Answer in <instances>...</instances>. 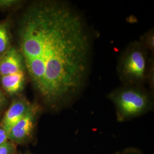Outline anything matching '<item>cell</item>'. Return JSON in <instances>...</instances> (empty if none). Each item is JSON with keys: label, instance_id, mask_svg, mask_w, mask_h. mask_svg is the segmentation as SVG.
I'll list each match as a JSON object with an SVG mask.
<instances>
[{"label": "cell", "instance_id": "cell-1", "mask_svg": "<svg viewBox=\"0 0 154 154\" xmlns=\"http://www.w3.org/2000/svg\"><path fill=\"white\" fill-rule=\"evenodd\" d=\"M25 67L45 102L65 105L83 88L91 41L78 11L65 2H41L24 14L18 31Z\"/></svg>", "mask_w": 154, "mask_h": 154}, {"label": "cell", "instance_id": "cell-2", "mask_svg": "<svg viewBox=\"0 0 154 154\" xmlns=\"http://www.w3.org/2000/svg\"><path fill=\"white\" fill-rule=\"evenodd\" d=\"M115 106L117 119L126 121L142 116L152 107L149 94L138 86H127L116 89L109 95Z\"/></svg>", "mask_w": 154, "mask_h": 154}, {"label": "cell", "instance_id": "cell-3", "mask_svg": "<svg viewBox=\"0 0 154 154\" xmlns=\"http://www.w3.org/2000/svg\"><path fill=\"white\" fill-rule=\"evenodd\" d=\"M148 49L142 41L129 45L120 58L118 66L119 78L127 86H138L149 74Z\"/></svg>", "mask_w": 154, "mask_h": 154}, {"label": "cell", "instance_id": "cell-4", "mask_svg": "<svg viewBox=\"0 0 154 154\" xmlns=\"http://www.w3.org/2000/svg\"><path fill=\"white\" fill-rule=\"evenodd\" d=\"M39 112L38 107L33 105L28 112L11 129L8 133L9 140L20 144L29 140L33 135Z\"/></svg>", "mask_w": 154, "mask_h": 154}, {"label": "cell", "instance_id": "cell-5", "mask_svg": "<svg viewBox=\"0 0 154 154\" xmlns=\"http://www.w3.org/2000/svg\"><path fill=\"white\" fill-rule=\"evenodd\" d=\"M32 106L24 99H16L12 102L6 111L1 124L8 134L13 126L28 112Z\"/></svg>", "mask_w": 154, "mask_h": 154}, {"label": "cell", "instance_id": "cell-6", "mask_svg": "<svg viewBox=\"0 0 154 154\" xmlns=\"http://www.w3.org/2000/svg\"><path fill=\"white\" fill-rule=\"evenodd\" d=\"M23 57L18 50L10 48L0 56V77L24 70Z\"/></svg>", "mask_w": 154, "mask_h": 154}, {"label": "cell", "instance_id": "cell-7", "mask_svg": "<svg viewBox=\"0 0 154 154\" xmlns=\"http://www.w3.org/2000/svg\"><path fill=\"white\" fill-rule=\"evenodd\" d=\"M25 81L24 70L1 77L2 87L6 93L13 95L21 92L23 88Z\"/></svg>", "mask_w": 154, "mask_h": 154}, {"label": "cell", "instance_id": "cell-8", "mask_svg": "<svg viewBox=\"0 0 154 154\" xmlns=\"http://www.w3.org/2000/svg\"><path fill=\"white\" fill-rule=\"evenodd\" d=\"M10 34L8 25L0 22V56L10 48Z\"/></svg>", "mask_w": 154, "mask_h": 154}, {"label": "cell", "instance_id": "cell-9", "mask_svg": "<svg viewBox=\"0 0 154 154\" xmlns=\"http://www.w3.org/2000/svg\"><path fill=\"white\" fill-rule=\"evenodd\" d=\"M17 151L15 143L8 140L0 146V154H15Z\"/></svg>", "mask_w": 154, "mask_h": 154}, {"label": "cell", "instance_id": "cell-10", "mask_svg": "<svg viewBox=\"0 0 154 154\" xmlns=\"http://www.w3.org/2000/svg\"><path fill=\"white\" fill-rule=\"evenodd\" d=\"M9 140L8 134L0 125V146Z\"/></svg>", "mask_w": 154, "mask_h": 154}, {"label": "cell", "instance_id": "cell-11", "mask_svg": "<svg viewBox=\"0 0 154 154\" xmlns=\"http://www.w3.org/2000/svg\"><path fill=\"white\" fill-rule=\"evenodd\" d=\"M18 3L16 1H0V8H9Z\"/></svg>", "mask_w": 154, "mask_h": 154}, {"label": "cell", "instance_id": "cell-12", "mask_svg": "<svg viewBox=\"0 0 154 154\" xmlns=\"http://www.w3.org/2000/svg\"><path fill=\"white\" fill-rule=\"evenodd\" d=\"M6 99L5 97L2 93L1 90L0 89V111L3 109L4 107L6 105Z\"/></svg>", "mask_w": 154, "mask_h": 154}, {"label": "cell", "instance_id": "cell-13", "mask_svg": "<svg viewBox=\"0 0 154 154\" xmlns=\"http://www.w3.org/2000/svg\"><path fill=\"white\" fill-rule=\"evenodd\" d=\"M29 154V153H28V154Z\"/></svg>", "mask_w": 154, "mask_h": 154}]
</instances>
